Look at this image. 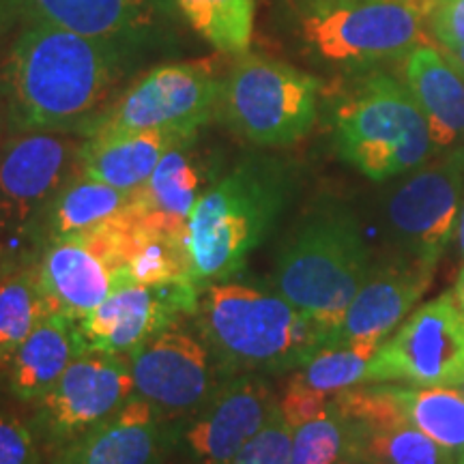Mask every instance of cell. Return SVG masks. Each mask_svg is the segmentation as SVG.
<instances>
[{"mask_svg": "<svg viewBox=\"0 0 464 464\" xmlns=\"http://www.w3.org/2000/svg\"><path fill=\"white\" fill-rule=\"evenodd\" d=\"M131 52V37H89L24 22L0 61L11 133L82 131L102 112Z\"/></svg>", "mask_w": 464, "mask_h": 464, "instance_id": "obj_1", "label": "cell"}, {"mask_svg": "<svg viewBox=\"0 0 464 464\" xmlns=\"http://www.w3.org/2000/svg\"><path fill=\"white\" fill-rule=\"evenodd\" d=\"M293 194V179L274 158H246L208 185L185 228L191 277L200 288L228 280L266 241Z\"/></svg>", "mask_w": 464, "mask_h": 464, "instance_id": "obj_2", "label": "cell"}, {"mask_svg": "<svg viewBox=\"0 0 464 464\" xmlns=\"http://www.w3.org/2000/svg\"><path fill=\"white\" fill-rule=\"evenodd\" d=\"M194 316L219 376L284 374L327 346V334L282 295L243 284L207 286Z\"/></svg>", "mask_w": 464, "mask_h": 464, "instance_id": "obj_3", "label": "cell"}, {"mask_svg": "<svg viewBox=\"0 0 464 464\" xmlns=\"http://www.w3.org/2000/svg\"><path fill=\"white\" fill-rule=\"evenodd\" d=\"M372 269L362 224L351 208L324 202L304 213L282 241L276 288L329 340Z\"/></svg>", "mask_w": 464, "mask_h": 464, "instance_id": "obj_4", "label": "cell"}, {"mask_svg": "<svg viewBox=\"0 0 464 464\" xmlns=\"http://www.w3.org/2000/svg\"><path fill=\"white\" fill-rule=\"evenodd\" d=\"M334 138L340 158L376 183L413 170L432 153L426 116L390 75H372L338 103Z\"/></svg>", "mask_w": 464, "mask_h": 464, "instance_id": "obj_5", "label": "cell"}, {"mask_svg": "<svg viewBox=\"0 0 464 464\" xmlns=\"http://www.w3.org/2000/svg\"><path fill=\"white\" fill-rule=\"evenodd\" d=\"M321 82L276 58L237 56L222 84L226 123L256 147H290L316 121Z\"/></svg>", "mask_w": 464, "mask_h": 464, "instance_id": "obj_6", "label": "cell"}, {"mask_svg": "<svg viewBox=\"0 0 464 464\" xmlns=\"http://www.w3.org/2000/svg\"><path fill=\"white\" fill-rule=\"evenodd\" d=\"M439 0H324L301 22L305 44L324 61L374 63L420 44Z\"/></svg>", "mask_w": 464, "mask_h": 464, "instance_id": "obj_7", "label": "cell"}, {"mask_svg": "<svg viewBox=\"0 0 464 464\" xmlns=\"http://www.w3.org/2000/svg\"><path fill=\"white\" fill-rule=\"evenodd\" d=\"M222 84L208 63H166L138 78L112 106L102 110L82 136L103 133L174 130L194 133L218 114L222 103Z\"/></svg>", "mask_w": 464, "mask_h": 464, "instance_id": "obj_8", "label": "cell"}, {"mask_svg": "<svg viewBox=\"0 0 464 464\" xmlns=\"http://www.w3.org/2000/svg\"><path fill=\"white\" fill-rule=\"evenodd\" d=\"M363 382L458 387L464 382V310L454 290L428 301L376 348Z\"/></svg>", "mask_w": 464, "mask_h": 464, "instance_id": "obj_9", "label": "cell"}, {"mask_svg": "<svg viewBox=\"0 0 464 464\" xmlns=\"http://www.w3.org/2000/svg\"><path fill=\"white\" fill-rule=\"evenodd\" d=\"M72 133H14L0 149V237L34 232L45 207L78 172Z\"/></svg>", "mask_w": 464, "mask_h": 464, "instance_id": "obj_10", "label": "cell"}, {"mask_svg": "<svg viewBox=\"0 0 464 464\" xmlns=\"http://www.w3.org/2000/svg\"><path fill=\"white\" fill-rule=\"evenodd\" d=\"M464 189V149H456L392 191L387 230L404 256L439 265L454 237Z\"/></svg>", "mask_w": 464, "mask_h": 464, "instance_id": "obj_11", "label": "cell"}, {"mask_svg": "<svg viewBox=\"0 0 464 464\" xmlns=\"http://www.w3.org/2000/svg\"><path fill=\"white\" fill-rule=\"evenodd\" d=\"M133 393L130 357L86 351L39 400L34 426L61 448L119 413Z\"/></svg>", "mask_w": 464, "mask_h": 464, "instance_id": "obj_12", "label": "cell"}, {"mask_svg": "<svg viewBox=\"0 0 464 464\" xmlns=\"http://www.w3.org/2000/svg\"><path fill=\"white\" fill-rule=\"evenodd\" d=\"M202 290L194 280L123 284L80 321L89 351L131 357L181 316H194Z\"/></svg>", "mask_w": 464, "mask_h": 464, "instance_id": "obj_13", "label": "cell"}, {"mask_svg": "<svg viewBox=\"0 0 464 464\" xmlns=\"http://www.w3.org/2000/svg\"><path fill=\"white\" fill-rule=\"evenodd\" d=\"M133 387L168 423L181 426L216 390L205 342L172 324L130 357Z\"/></svg>", "mask_w": 464, "mask_h": 464, "instance_id": "obj_14", "label": "cell"}, {"mask_svg": "<svg viewBox=\"0 0 464 464\" xmlns=\"http://www.w3.org/2000/svg\"><path fill=\"white\" fill-rule=\"evenodd\" d=\"M277 402L265 374L222 376L205 404L183 423L177 443L194 464H230L274 417Z\"/></svg>", "mask_w": 464, "mask_h": 464, "instance_id": "obj_15", "label": "cell"}, {"mask_svg": "<svg viewBox=\"0 0 464 464\" xmlns=\"http://www.w3.org/2000/svg\"><path fill=\"white\" fill-rule=\"evenodd\" d=\"M434 271L437 265L404 254L393 256L390 263L372 266L346 307L329 346L357 342L382 344L430 288Z\"/></svg>", "mask_w": 464, "mask_h": 464, "instance_id": "obj_16", "label": "cell"}, {"mask_svg": "<svg viewBox=\"0 0 464 464\" xmlns=\"http://www.w3.org/2000/svg\"><path fill=\"white\" fill-rule=\"evenodd\" d=\"M177 440L179 428L133 393L119 413L61 445L54 464H161Z\"/></svg>", "mask_w": 464, "mask_h": 464, "instance_id": "obj_17", "label": "cell"}, {"mask_svg": "<svg viewBox=\"0 0 464 464\" xmlns=\"http://www.w3.org/2000/svg\"><path fill=\"white\" fill-rule=\"evenodd\" d=\"M37 265L39 286L50 314L80 323L119 286V277L84 237L42 243Z\"/></svg>", "mask_w": 464, "mask_h": 464, "instance_id": "obj_18", "label": "cell"}, {"mask_svg": "<svg viewBox=\"0 0 464 464\" xmlns=\"http://www.w3.org/2000/svg\"><path fill=\"white\" fill-rule=\"evenodd\" d=\"M194 142L164 155L153 174L133 189L125 213L140 228L185 237L188 219L207 189V170L196 158Z\"/></svg>", "mask_w": 464, "mask_h": 464, "instance_id": "obj_19", "label": "cell"}, {"mask_svg": "<svg viewBox=\"0 0 464 464\" xmlns=\"http://www.w3.org/2000/svg\"><path fill=\"white\" fill-rule=\"evenodd\" d=\"M194 133L144 130L91 136L80 144L78 172L121 191H133L147 181L166 153L196 142Z\"/></svg>", "mask_w": 464, "mask_h": 464, "instance_id": "obj_20", "label": "cell"}, {"mask_svg": "<svg viewBox=\"0 0 464 464\" xmlns=\"http://www.w3.org/2000/svg\"><path fill=\"white\" fill-rule=\"evenodd\" d=\"M89 351L80 323L67 316L48 314L37 323L15 351L9 374V390L22 402L37 404L48 393L73 359Z\"/></svg>", "mask_w": 464, "mask_h": 464, "instance_id": "obj_21", "label": "cell"}, {"mask_svg": "<svg viewBox=\"0 0 464 464\" xmlns=\"http://www.w3.org/2000/svg\"><path fill=\"white\" fill-rule=\"evenodd\" d=\"M15 22H44L89 37H131L149 24V0H0Z\"/></svg>", "mask_w": 464, "mask_h": 464, "instance_id": "obj_22", "label": "cell"}, {"mask_svg": "<svg viewBox=\"0 0 464 464\" xmlns=\"http://www.w3.org/2000/svg\"><path fill=\"white\" fill-rule=\"evenodd\" d=\"M404 78L406 89L426 116L432 147H450L464 133V78L430 45L411 50Z\"/></svg>", "mask_w": 464, "mask_h": 464, "instance_id": "obj_23", "label": "cell"}, {"mask_svg": "<svg viewBox=\"0 0 464 464\" xmlns=\"http://www.w3.org/2000/svg\"><path fill=\"white\" fill-rule=\"evenodd\" d=\"M130 196L131 191H121L112 185L84 177L82 172H75L45 207L34 235L42 243L89 235L121 216L130 205Z\"/></svg>", "mask_w": 464, "mask_h": 464, "instance_id": "obj_24", "label": "cell"}, {"mask_svg": "<svg viewBox=\"0 0 464 464\" xmlns=\"http://www.w3.org/2000/svg\"><path fill=\"white\" fill-rule=\"evenodd\" d=\"M348 426V456L362 458L370 464H456V458L448 450L409 421L390 426Z\"/></svg>", "mask_w": 464, "mask_h": 464, "instance_id": "obj_25", "label": "cell"}, {"mask_svg": "<svg viewBox=\"0 0 464 464\" xmlns=\"http://www.w3.org/2000/svg\"><path fill=\"white\" fill-rule=\"evenodd\" d=\"M48 314L34 258L15 265L0 282V370H9L17 348Z\"/></svg>", "mask_w": 464, "mask_h": 464, "instance_id": "obj_26", "label": "cell"}, {"mask_svg": "<svg viewBox=\"0 0 464 464\" xmlns=\"http://www.w3.org/2000/svg\"><path fill=\"white\" fill-rule=\"evenodd\" d=\"M189 26L228 56H243L252 48L256 0H174Z\"/></svg>", "mask_w": 464, "mask_h": 464, "instance_id": "obj_27", "label": "cell"}, {"mask_svg": "<svg viewBox=\"0 0 464 464\" xmlns=\"http://www.w3.org/2000/svg\"><path fill=\"white\" fill-rule=\"evenodd\" d=\"M406 421L458 458L464 451V393L454 387H400Z\"/></svg>", "mask_w": 464, "mask_h": 464, "instance_id": "obj_28", "label": "cell"}, {"mask_svg": "<svg viewBox=\"0 0 464 464\" xmlns=\"http://www.w3.org/2000/svg\"><path fill=\"white\" fill-rule=\"evenodd\" d=\"M379 346L381 344H372V342L324 346L293 376L312 390L334 396L348 387L362 385L370 359L374 357Z\"/></svg>", "mask_w": 464, "mask_h": 464, "instance_id": "obj_29", "label": "cell"}, {"mask_svg": "<svg viewBox=\"0 0 464 464\" xmlns=\"http://www.w3.org/2000/svg\"><path fill=\"white\" fill-rule=\"evenodd\" d=\"M351 426L334 402L323 415L293 428L290 464H335L348 456Z\"/></svg>", "mask_w": 464, "mask_h": 464, "instance_id": "obj_30", "label": "cell"}, {"mask_svg": "<svg viewBox=\"0 0 464 464\" xmlns=\"http://www.w3.org/2000/svg\"><path fill=\"white\" fill-rule=\"evenodd\" d=\"M293 458V428L284 420L280 406L254 439L243 445L230 464H290Z\"/></svg>", "mask_w": 464, "mask_h": 464, "instance_id": "obj_31", "label": "cell"}, {"mask_svg": "<svg viewBox=\"0 0 464 464\" xmlns=\"http://www.w3.org/2000/svg\"><path fill=\"white\" fill-rule=\"evenodd\" d=\"M277 404H280V413L290 423V428H297L301 423L323 415L332 404V396L312 390V387H307L305 382L293 376Z\"/></svg>", "mask_w": 464, "mask_h": 464, "instance_id": "obj_32", "label": "cell"}, {"mask_svg": "<svg viewBox=\"0 0 464 464\" xmlns=\"http://www.w3.org/2000/svg\"><path fill=\"white\" fill-rule=\"evenodd\" d=\"M0 464H39L33 430L7 413H0Z\"/></svg>", "mask_w": 464, "mask_h": 464, "instance_id": "obj_33", "label": "cell"}, {"mask_svg": "<svg viewBox=\"0 0 464 464\" xmlns=\"http://www.w3.org/2000/svg\"><path fill=\"white\" fill-rule=\"evenodd\" d=\"M430 34L445 52L464 44V0H439L430 14Z\"/></svg>", "mask_w": 464, "mask_h": 464, "instance_id": "obj_34", "label": "cell"}, {"mask_svg": "<svg viewBox=\"0 0 464 464\" xmlns=\"http://www.w3.org/2000/svg\"><path fill=\"white\" fill-rule=\"evenodd\" d=\"M17 263L14 260V256H11V252L7 247L3 246V243H0V282L5 280V276L9 274L11 269H14Z\"/></svg>", "mask_w": 464, "mask_h": 464, "instance_id": "obj_35", "label": "cell"}, {"mask_svg": "<svg viewBox=\"0 0 464 464\" xmlns=\"http://www.w3.org/2000/svg\"><path fill=\"white\" fill-rule=\"evenodd\" d=\"M445 58H448L451 65H454L456 72L460 73L462 78H464V44L458 45L456 50H448V52H445Z\"/></svg>", "mask_w": 464, "mask_h": 464, "instance_id": "obj_36", "label": "cell"}, {"mask_svg": "<svg viewBox=\"0 0 464 464\" xmlns=\"http://www.w3.org/2000/svg\"><path fill=\"white\" fill-rule=\"evenodd\" d=\"M9 133H11V127H9L7 108H5V102L0 100V149H3L5 142L9 140Z\"/></svg>", "mask_w": 464, "mask_h": 464, "instance_id": "obj_37", "label": "cell"}, {"mask_svg": "<svg viewBox=\"0 0 464 464\" xmlns=\"http://www.w3.org/2000/svg\"><path fill=\"white\" fill-rule=\"evenodd\" d=\"M454 295H456L458 304H460V305H462V310H464V269L460 271V276H458V282H456Z\"/></svg>", "mask_w": 464, "mask_h": 464, "instance_id": "obj_38", "label": "cell"}, {"mask_svg": "<svg viewBox=\"0 0 464 464\" xmlns=\"http://www.w3.org/2000/svg\"><path fill=\"white\" fill-rule=\"evenodd\" d=\"M458 243H460V254L464 256V202L460 208V216H458Z\"/></svg>", "mask_w": 464, "mask_h": 464, "instance_id": "obj_39", "label": "cell"}, {"mask_svg": "<svg viewBox=\"0 0 464 464\" xmlns=\"http://www.w3.org/2000/svg\"><path fill=\"white\" fill-rule=\"evenodd\" d=\"M335 464H370V462H365V460H362V458H353V456H346V458H342V460H338Z\"/></svg>", "mask_w": 464, "mask_h": 464, "instance_id": "obj_40", "label": "cell"}, {"mask_svg": "<svg viewBox=\"0 0 464 464\" xmlns=\"http://www.w3.org/2000/svg\"><path fill=\"white\" fill-rule=\"evenodd\" d=\"M456 464H464V451H462V454H460V456H458V458H456Z\"/></svg>", "mask_w": 464, "mask_h": 464, "instance_id": "obj_41", "label": "cell"}, {"mask_svg": "<svg viewBox=\"0 0 464 464\" xmlns=\"http://www.w3.org/2000/svg\"><path fill=\"white\" fill-rule=\"evenodd\" d=\"M462 392H464V382H462Z\"/></svg>", "mask_w": 464, "mask_h": 464, "instance_id": "obj_42", "label": "cell"}]
</instances>
